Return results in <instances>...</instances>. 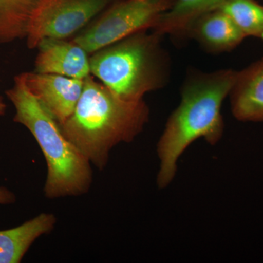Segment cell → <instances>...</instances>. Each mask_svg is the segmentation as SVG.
I'll use <instances>...</instances> for the list:
<instances>
[{"instance_id":"obj_1","label":"cell","mask_w":263,"mask_h":263,"mask_svg":"<svg viewBox=\"0 0 263 263\" xmlns=\"http://www.w3.org/2000/svg\"><path fill=\"white\" fill-rule=\"evenodd\" d=\"M237 72L233 69L188 71L181 86L179 105L170 116L157 142L160 164L157 185L160 190L174 181L180 157L194 142L202 138L214 146L222 138L221 107L229 97Z\"/></svg>"},{"instance_id":"obj_2","label":"cell","mask_w":263,"mask_h":263,"mask_svg":"<svg viewBox=\"0 0 263 263\" xmlns=\"http://www.w3.org/2000/svg\"><path fill=\"white\" fill-rule=\"evenodd\" d=\"M149 117L144 100H124L89 75L84 79L73 113L60 125L66 138L91 165L103 171L114 147L134 141Z\"/></svg>"},{"instance_id":"obj_3","label":"cell","mask_w":263,"mask_h":263,"mask_svg":"<svg viewBox=\"0 0 263 263\" xmlns=\"http://www.w3.org/2000/svg\"><path fill=\"white\" fill-rule=\"evenodd\" d=\"M6 95L14 106L13 121L27 128L42 151L47 167L45 197H77L93 183L91 164L62 133L60 124L27 89L22 73Z\"/></svg>"},{"instance_id":"obj_4","label":"cell","mask_w":263,"mask_h":263,"mask_svg":"<svg viewBox=\"0 0 263 263\" xmlns=\"http://www.w3.org/2000/svg\"><path fill=\"white\" fill-rule=\"evenodd\" d=\"M162 38L153 31H141L95 52L90 56L91 75L124 100H143L171 79V56Z\"/></svg>"},{"instance_id":"obj_5","label":"cell","mask_w":263,"mask_h":263,"mask_svg":"<svg viewBox=\"0 0 263 263\" xmlns=\"http://www.w3.org/2000/svg\"><path fill=\"white\" fill-rule=\"evenodd\" d=\"M175 0H115L72 41L89 54L124 38L153 28Z\"/></svg>"},{"instance_id":"obj_6","label":"cell","mask_w":263,"mask_h":263,"mask_svg":"<svg viewBox=\"0 0 263 263\" xmlns=\"http://www.w3.org/2000/svg\"><path fill=\"white\" fill-rule=\"evenodd\" d=\"M115 0H43L27 34V46L37 48L45 38L67 39L81 32Z\"/></svg>"},{"instance_id":"obj_7","label":"cell","mask_w":263,"mask_h":263,"mask_svg":"<svg viewBox=\"0 0 263 263\" xmlns=\"http://www.w3.org/2000/svg\"><path fill=\"white\" fill-rule=\"evenodd\" d=\"M31 94L62 124L73 113L84 89V79L55 74L23 72Z\"/></svg>"},{"instance_id":"obj_8","label":"cell","mask_w":263,"mask_h":263,"mask_svg":"<svg viewBox=\"0 0 263 263\" xmlns=\"http://www.w3.org/2000/svg\"><path fill=\"white\" fill-rule=\"evenodd\" d=\"M37 48L34 72L79 79L91 75L89 53L72 40L45 38Z\"/></svg>"},{"instance_id":"obj_9","label":"cell","mask_w":263,"mask_h":263,"mask_svg":"<svg viewBox=\"0 0 263 263\" xmlns=\"http://www.w3.org/2000/svg\"><path fill=\"white\" fill-rule=\"evenodd\" d=\"M183 37L195 40L204 51L213 54L233 51L246 38L233 19L220 9L195 19L183 32Z\"/></svg>"},{"instance_id":"obj_10","label":"cell","mask_w":263,"mask_h":263,"mask_svg":"<svg viewBox=\"0 0 263 263\" xmlns=\"http://www.w3.org/2000/svg\"><path fill=\"white\" fill-rule=\"evenodd\" d=\"M229 98L237 120L263 122V58L238 71Z\"/></svg>"},{"instance_id":"obj_11","label":"cell","mask_w":263,"mask_h":263,"mask_svg":"<svg viewBox=\"0 0 263 263\" xmlns=\"http://www.w3.org/2000/svg\"><path fill=\"white\" fill-rule=\"evenodd\" d=\"M57 217L42 213L16 228L0 230V263H19L35 240L55 228Z\"/></svg>"},{"instance_id":"obj_12","label":"cell","mask_w":263,"mask_h":263,"mask_svg":"<svg viewBox=\"0 0 263 263\" xmlns=\"http://www.w3.org/2000/svg\"><path fill=\"white\" fill-rule=\"evenodd\" d=\"M226 0H175L174 5L160 15L151 30L163 36L181 37L192 22L200 15L219 9Z\"/></svg>"},{"instance_id":"obj_13","label":"cell","mask_w":263,"mask_h":263,"mask_svg":"<svg viewBox=\"0 0 263 263\" xmlns=\"http://www.w3.org/2000/svg\"><path fill=\"white\" fill-rule=\"evenodd\" d=\"M43 0H0V43L27 37L29 23Z\"/></svg>"},{"instance_id":"obj_14","label":"cell","mask_w":263,"mask_h":263,"mask_svg":"<svg viewBox=\"0 0 263 263\" xmlns=\"http://www.w3.org/2000/svg\"><path fill=\"white\" fill-rule=\"evenodd\" d=\"M233 19L246 37L263 41V5L256 0H226L220 8Z\"/></svg>"},{"instance_id":"obj_15","label":"cell","mask_w":263,"mask_h":263,"mask_svg":"<svg viewBox=\"0 0 263 263\" xmlns=\"http://www.w3.org/2000/svg\"><path fill=\"white\" fill-rule=\"evenodd\" d=\"M16 201V196L9 189L0 186V205H9Z\"/></svg>"},{"instance_id":"obj_16","label":"cell","mask_w":263,"mask_h":263,"mask_svg":"<svg viewBox=\"0 0 263 263\" xmlns=\"http://www.w3.org/2000/svg\"><path fill=\"white\" fill-rule=\"evenodd\" d=\"M7 105L4 103L3 99L0 98V116L5 115V111H6Z\"/></svg>"}]
</instances>
